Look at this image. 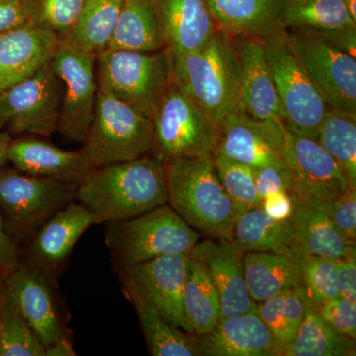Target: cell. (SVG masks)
Listing matches in <instances>:
<instances>
[{"instance_id":"obj_1","label":"cell","mask_w":356,"mask_h":356,"mask_svg":"<svg viewBox=\"0 0 356 356\" xmlns=\"http://www.w3.org/2000/svg\"><path fill=\"white\" fill-rule=\"evenodd\" d=\"M76 201L99 224L139 216L168 203L165 166L147 154L92 168L77 186Z\"/></svg>"},{"instance_id":"obj_2","label":"cell","mask_w":356,"mask_h":356,"mask_svg":"<svg viewBox=\"0 0 356 356\" xmlns=\"http://www.w3.org/2000/svg\"><path fill=\"white\" fill-rule=\"evenodd\" d=\"M170 58L173 81L213 121L218 124L241 108L240 76L233 35L218 27L198 50L170 55Z\"/></svg>"},{"instance_id":"obj_3","label":"cell","mask_w":356,"mask_h":356,"mask_svg":"<svg viewBox=\"0 0 356 356\" xmlns=\"http://www.w3.org/2000/svg\"><path fill=\"white\" fill-rule=\"evenodd\" d=\"M165 166L170 207L192 228L231 242L238 214L218 178L213 156L175 159Z\"/></svg>"},{"instance_id":"obj_4","label":"cell","mask_w":356,"mask_h":356,"mask_svg":"<svg viewBox=\"0 0 356 356\" xmlns=\"http://www.w3.org/2000/svg\"><path fill=\"white\" fill-rule=\"evenodd\" d=\"M105 225V243L113 266H134L165 254H189L200 238L168 203Z\"/></svg>"},{"instance_id":"obj_5","label":"cell","mask_w":356,"mask_h":356,"mask_svg":"<svg viewBox=\"0 0 356 356\" xmlns=\"http://www.w3.org/2000/svg\"><path fill=\"white\" fill-rule=\"evenodd\" d=\"M81 144L92 168L140 159L153 149V120L132 105L98 90L92 122Z\"/></svg>"},{"instance_id":"obj_6","label":"cell","mask_w":356,"mask_h":356,"mask_svg":"<svg viewBox=\"0 0 356 356\" xmlns=\"http://www.w3.org/2000/svg\"><path fill=\"white\" fill-rule=\"evenodd\" d=\"M98 90L152 117L172 79L168 50L137 51L106 49L96 55Z\"/></svg>"},{"instance_id":"obj_7","label":"cell","mask_w":356,"mask_h":356,"mask_svg":"<svg viewBox=\"0 0 356 356\" xmlns=\"http://www.w3.org/2000/svg\"><path fill=\"white\" fill-rule=\"evenodd\" d=\"M79 184L0 168V215L14 243H25L49 219L76 201Z\"/></svg>"},{"instance_id":"obj_8","label":"cell","mask_w":356,"mask_h":356,"mask_svg":"<svg viewBox=\"0 0 356 356\" xmlns=\"http://www.w3.org/2000/svg\"><path fill=\"white\" fill-rule=\"evenodd\" d=\"M282 110V125L290 132L317 139L329 106L293 50L286 30L262 39Z\"/></svg>"},{"instance_id":"obj_9","label":"cell","mask_w":356,"mask_h":356,"mask_svg":"<svg viewBox=\"0 0 356 356\" xmlns=\"http://www.w3.org/2000/svg\"><path fill=\"white\" fill-rule=\"evenodd\" d=\"M152 120L154 146L151 154L163 165L178 159L213 156L218 124L172 79Z\"/></svg>"},{"instance_id":"obj_10","label":"cell","mask_w":356,"mask_h":356,"mask_svg":"<svg viewBox=\"0 0 356 356\" xmlns=\"http://www.w3.org/2000/svg\"><path fill=\"white\" fill-rule=\"evenodd\" d=\"M188 261L189 254H172L134 266H113L128 297L142 300L175 327L193 334L184 309Z\"/></svg>"},{"instance_id":"obj_11","label":"cell","mask_w":356,"mask_h":356,"mask_svg":"<svg viewBox=\"0 0 356 356\" xmlns=\"http://www.w3.org/2000/svg\"><path fill=\"white\" fill-rule=\"evenodd\" d=\"M63 83L50 63L32 76L1 91L0 112L14 134L51 137L58 132Z\"/></svg>"},{"instance_id":"obj_12","label":"cell","mask_w":356,"mask_h":356,"mask_svg":"<svg viewBox=\"0 0 356 356\" xmlns=\"http://www.w3.org/2000/svg\"><path fill=\"white\" fill-rule=\"evenodd\" d=\"M312 81L331 108L356 116V57L317 32L286 30Z\"/></svg>"},{"instance_id":"obj_13","label":"cell","mask_w":356,"mask_h":356,"mask_svg":"<svg viewBox=\"0 0 356 356\" xmlns=\"http://www.w3.org/2000/svg\"><path fill=\"white\" fill-rule=\"evenodd\" d=\"M95 58L60 42L50 62L64 89L58 132L70 142L83 143L92 122L98 91Z\"/></svg>"},{"instance_id":"obj_14","label":"cell","mask_w":356,"mask_h":356,"mask_svg":"<svg viewBox=\"0 0 356 356\" xmlns=\"http://www.w3.org/2000/svg\"><path fill=\"white\" fill-rule=\"evenodd\" d=\"M57 287L43 273L25 264L3 274L7 299L44 348L70 337Z\"/></svg>"},{"instance_id":"obj_15","label":"cell","mask_w":356,"mask_h":356,"mask_svg":"<svg viewBox=\"0 0 356 356\" xmlns=\"http://www.w3.org/2000/svg\"><path fill=\"white\" fill-rule=\"evenodd\" d=\"M283 126V125H282ZM284 131V159L291 178L290 193L300 199L329 203L350 186L346 173L318 140Z\"/></svg>"},{"instance_id":"obj_16","label":"cell","mask_w":356,"mask_h":356,"mask_svg":"<svg viewBox=\"0 0 356 356\" xmlns=\"http://www.w3.org/2000/svg\"><path fill=\"white\" fill-rule=\"evenodd\" d=\"M99 224L97 218L81 203L72 202L42 225L24 243L19 264L37 269L58 285L77 241L86 229Z\"/></svg>"},{"instance_id":"obj_17","label":"cell","mask_w":356,"mask_h":356,"mask_svg":"<svg viewBox=\"0 0 356 356\" xmlns=\"http://www.w3.org/2000/svg\"><path fill=\"white\" fill-rule=\"evenodd\" d=\"M214 152L250 168H286L282 123L257 120L241 108L218 123Z\"/></svg>"},{"instance_id":"obj_18","label":"cell","mask_w":356,"mask_h":356,"mask_svg":"<svg viewBox=\"0 0 356 356\" xmlns=\"http://www.w3.org/2000/svg\"><path fill=\"white\" fill-rule=\"evenodd\" d=\"M193 257L205 268L219 296L220 318L257 311L245 278L243 254L231 242L220 238L198 242L191 250Z\"/></svg>"},{"instance_id":"obj_19","label":"cell","mask_w":356,"mask_h":356,"mask_svg":"<svg viewBox=\"0 0 356 356\" xmlns=\"http://www.w3.org/2000/svg\"><path fill=\"white\" fill-rule=\"evenodd\" d=\"M238 76L241 109L252 118L282 123V110L262 39L234 36Z\"/></svg>"},{"instance_id":"obj_20","label":"cell","mask_w":356,"mask_h":356,"mask_svg":"<svg viewBox=\"0 0 356 356\" xmlns=\"http://www.w3.org/2000/svg\"><path fill=\"white\" fill-rule=\"evenodd\" d=\"M60 44L55 33L32 22L0 34V91L49 64Z\"/></svg>"},{"instance_id":"obj_21","label":"cell","mask_w":356,"mask_h":356,"mask_svg":"<svg viewBox=\"0 0 356 356\" xmlns=\"http://www.w3.org/2000/svg\"><path fill=\"white\" fill-rule=\"evenodd\" d=\"M197 341L204 356H280L282 350L257 311L220 318Z\"/></svg>"},{"instance_id":"obj_22","label":"cell","mask_w":356,"mask_h":356,"mask_svg":"<svg viewBox=\"0 0 356 356\" xmlns=\"http://www.w3.org/2000/svg\"><path fill=\"white\" fill-rule=\"evenodd\" d=\"M7 161L21 172L76 184L92 170L81 149L67 151L31 135L11 140Z\"/></svg>"},{"instance_id":"obj_23","label":"cell","mask_w":356,"mask_h":356,"mask_svg":"<svg viewBox=\"0 0 356 356\" xmlns=\"http://www.w3.org/2000/svg\"><path fill=\"white\" fill-rule=\"evenodd\" d=\"M291 196L293 211L288 221L299 257L317 255L337 259L356 254L355 243L339 233L325 211V203Z\"/></svg>"},{"instance_id":"obj_24","label":"cell","mask_w":356,"mask_h":356,"mask_svg":"<svg viewBox=\"0 0 356 356\" xmlns=\"http://www.w3.org/2000/svg\"><path fill=\"white\" fill-rule=\"evenodd\" d=\"M170 55L198 50L218 26L205 0H152Z\"/></svg>"},{"instance_id":"obj_25","label":"cell","mask_w":356,"mask_h":356,"mask_svg":"<svg viewBox=\"0 0 356 356\" xmlns=\"http://www.w3.org/2000/svg\"><path fill=\"white\" fill-rule=\"evenodd\" d=\"M218 27L233 36L264 39L284 31L285 0H205Z\"/></svg>"},{"instance_id":"obj_26","label":"cell","mask_w":356,"mask_h":356,"mask_svg":"<svg viewBox=\"0 0 356 356\" xmlns=\"http://www.w3.org/2000/svg\"><path fill=\"white\" fill-rule=\"evenodd\" d=\"M245 278L255 303L274 295L302 286L299 259L274 252H248L243 254Z\"/></svg>"},{"instance_id":"obj_27","label":"cell","mask_w":356,"mask_h":356,"mask_svg":"<svg viewBox=\"0 0 356 356\" xmlns=\"http://www.w3.org/2000/svg\"><path fill=\"white\" fill-rule=\"evenodd\" d=\"M108 49L166 50L163 27L152 0H124Z\"/></svg>"},{"instance_id":"obj_28","label":"cell","mask_w":356,"mask_h":356,"mask_svg":"<svg viewBox=\"0 0 356 356\" xmlns=\"http://www.w3.org/2000/svg\"><path fill=\"white\" fill-rule=\"evenodd\" d=\"M231 243L243 252H274L299 259L289 221L274 220L261 207L236 217Z\"/></svg>"},{"instance_id":"obj_29","label":"cell","mask_w":356,"mask_h":356,"mask_svg":"<svg viewBox=\"0 0 356 356\" xmlns=\"http://www.w3.org/2000/svg\"><path fill=\"white\" fill-rule=\"evenodd\" d=\"M124 0H84L72 31L60 42L98 55L108 49Z\"/></svg>"},{"instance_id":"obj_30","label":"cell","mask_w":356,"mask_h":356,"mask_svg":"<svg viewBox=\"0 0 356 356\" xmlns=\"http://www.w3.org/2000/svg\"><path fill=\"white\" fill-rule=\"evenodd\" d=\"M184 309L196 337L208 334L219 322L221 315L216 288L202 264L191 254L184 288Z\"/></svg>"},{"instance_id":"obj_31","label":"cell","mask_w":356,"mask_h":356,"mask_svg":"<svg viewBox=\"0 0 356 356\" xmlns=\"http://www.w3.org/2000/svg\"><path fill=\"white\" fill-rule=\"evenodd\" d=\"M355 355V339L337 334L325 324L309 298L296 337L283 346L280 353V356Z\"/></svg>"},{"instance_id":"obj_32","label":"cell","mask_w":356,"mask_h":356,"mask_svg":"<svg viewBox=\"0 0 356 356\" xmlns=\"http://www.w3.org/2000/svg\"><path fill=\"white\" fill-rule=\"evenodd\" d=\"M134 304L149 353L153 356H200L197 337L175 327L136 297H128Z\"/></svg>"},{"instance_id":"obj_33","label":"cell","mask_w":356,"mask_h":356,"mask_svg":"<svg viewBox=\"0 0 356 356\" xmlns=\"http://www.w3.org/2000/svg\"><path fill=\"white\" fill-rule=\"evenodd\" d=\"M285 30L324 32L356 27L343 0H285Z\"/></svg>"},{"instance_id":"obj_34","label":"cell","mask_w":356,"mask_h":356,"mask_svg":"<svg viewBox=\"0 0 356 356\" xmlns=\"http://www.w3.org/2000/svg\"><path fill=\"white\" fill-rule=\"evenodd\" d=\"M316 140L336 159L350 186L356 187V116L330 109Z\"/></svg>"},{"instance_id":"obj_35","label":"cell","mask_w":356,"mask_h":356,"mask_svg":"<svg viewBox=\"0 0 356 356\" xmlns=\"http://www.w3.org/2000/svg\"><path fill=\"white\" fill-rule=\"evenodd\" d=\"M213 161L222 188L238 215L261 207V199L257 195L250 166L227 158L218 152L213 153Z\"/></svg>"},{"instance_id":"obj_36","label":"cell","mask_w":356,"mask_h":356,"mask_svg":"<svg viewBox=\"0 0 356 356\" xmlns=\"http://www.w3.org/2000/svg\"><path fill=\"white\" fill-rule=\"evenodd\" d=\"M1 356H44V346L7 299L2 289L0 308Z\"/></svg>"},{"instance_id":"obj_37","label":"cell","mask_w":356,"mask_h":356,"mask_svg":"<svg viewBox=\"0 0 356 356\" xmlns=\"http://www.w3.org/2000/svg\"><path fill=\"white\" fill-rule=\"evenodd\" d=\"M29 22L55 33L62 41L83 10L84 0H22Z\"/></svg>"},{"instance_id":"obj_38","label":"cell","mask_w":356,"mask_h":356,"mask_svg":"<svg viewBox=\"0 0 356 356\" xmlns=\"http://www.w3.org/2000/svg\"><path fill=\"white\" fill-rule=\"evenodd\" d=\"M299 264L302 286L314 306L341 297L336 259L317 255H301Z\"/></svg>"},{"instance_id":"obj_39","label":"cell","mask_w":356,"mask_h":356,"mask_svg":"<svg viewBox=\"0 0 356 356\" xmlns=\"http://www.w3.org/2000/svg\"><path fill=\"white\" fill-rule=\"evenodd\" d=\"M314 307L325 324L334 332L355 339L356 302L339 297Z\"/></svg>"},{"instance_id":"obj_40","label":"cell","mask_w":356,"mask_h":356,"mask_svg":"<svg viewBox=\"0 0 356 356\" xmlns=\"http://www.w3.org/2000/svg\"><path fill=\"white\" fill-rule=\"evenodd\" d=\"M325 211L336 228L351 243L356 240V187L348 186L341 196L325 203Z\"/></svg>"},{"instance_id":"obj_41","label":"cell","mask_w":356,"mask_h":356,"mask_svg":"<svg viewBox=\"0 0 356 356\" xmlns=\"http://www.w3.org/2000/svg\"><path fill=\"white\" fill-rule=\"evenodd\" d=\"M284 292L257 303V313L282 348L288 344L286 324L282 309Z\"/></svg>"},{"instance_id":"obj_42","label":"cell","mask_w":356,"mask_h":356,"mask_svg":"<svg viewBox=\"0 0 356 356\" xmlns=\"http://www.w3.org/2000/svg\"><path fill=\"white\" fill-rule=\"evenodd\" d=\"M308 297L303 286L285 290L283 298V316L286 324L288 344L297 336L307 310Z\"/></svg>"},{"instance_id":"obj_43","label":"cell","mask_w":356,"mask_h":356,"mask_svg":"<svg viewBox=\"0 0 356 356\" xmlns=\"http://www.w3.org/2000/svg\"><path fill=\"white\" fill-rule=\"evenodd\" d=\"M255 189L259 197L264 199L278 191H292L291 178L286 168L267 165L252 168Z\"/></svg>"},{"instance_id":"obj_44","label":"cell","mask_w":356,"mask_h":356,"mask_svg":"<svg viewBox=\"0 0 356 356\" xmlns=\"http://www.w3.org/2000/svg\"><path fill=\"white\" fill-rule=\"evenodd\" d=\"M339 296L356 302V255L337 259Z\"/></svg>"},{"instance_id":"obj_45","label":"cell","mask_w":356,"mask_h":356,"mask_svg":"<svg viewBox=\"0 0 356 356\" xmlns=\"http://www.w3.org/2000/svg\"><path fill=\"white\" fill-rule=\"evenodd\" d=\"M261 208L274 220L286 221L291 216L293 199L288 191L274 192L261 200Z\"/></svg>"},{"instance_id":"obj_46","label":"cell","mask_w":356,"mask_h":356,"mask_svg":"<svg viewBox=\"0 0 356 356\" xmlns=\"http://www.w3.org/2000/svg\"><path fill=\"white\" fill-rule=\"evenodd\" d=\"M28 22L22 0H0V34Z\"/></svg>"},{"instance_id":"obj_47","label":"cell","mask_w":356,"mask_h":356,"mask_svg":"<svg viewBox=\"0 0 356 356\" xmlns=\"http://www.w3.org/2000/svg\"><path fill=\"white\" fill-rule=\"evenodd\" d=\"M19 266L17 245L8 235L0 215V271L6 274Z\"/></svg>"},{"instance_id":"obj_48","label":"cell","mask_w":356,"mask_h":356,"mask_svg":"<svg viewBox=\"0 0 356 356\" xmlns=\"http://www.w3.org/2000/svg\"><path fill=\"white\" fill-rule=\"evenodd\" d=\"M313 32V31H312ZM339 50L356 57V27L317 32Z\"/></svg>"},{"instance_id":"obj_49","label":"cell","mask_w":356,"mask_h":356,"mask_svg":"<svg viewBox=\"0 0 356 356\" xmlns=\"http://www.w3.org/2000/svg\"><path fill=\"white\" fill-rule=\"evenodd\" d=\"M76 355L70 337L60 339L58 343L44 348V356H74Z\"/></svg>"},{"instance_id":"obj_50","label":"cell","mask_w":356,"mask_h":356,"mask_svg":"<svg viewBox=\"0 0 356 356\" xmlns=\"http://www.w3.org/2000/svg\"><path fill=\"white\" fill-rule=\"evenodd\" d=\"M11 140H13V138L8 133L2 132L0 130V168L3 166L7 161V152H8Z\"/></svg>"},{"instance_id":"obj_51","label":"cell","mask_w":356,"mask_h":356,"mask_svg":"<svg viewBox=\"0 0 356 356\" xmlns=\"http://www.w3.org/2000/svg\"><path fill=\"white\" fill-rule=\"evenodd\" d=\"M350 17L356 22V0H343Z\"/></svg>"},{"instance_id":"obj_52","label":"cell","mask_w":356,"mask_h":356,"mask_svg":"<svg viewBox=\"0 0 356 356\" xmlns=\"http://www.w3.org/2000/svg\"><path fill=\"white\" fill-rule=\"evenodd\" d=\"M2 289H3V273L0 271V308H1Z\"/></svg>"},{"instance_id":"obj_53","label":"cell","mask_w":356,"mask_h":356,"mask_svg":"<svg viewBox=\"0 0 356 356\" xmlns=\"http://www.w3.org/2000/svg\"><path fill=\"white\" fill-rule=\"evenodd\" d=\"M0 98H1V91H0ZM4 125H6V124H4L3 119H2L1 116V112H0V130H1Z\"/></svg>"}]
</instances>
